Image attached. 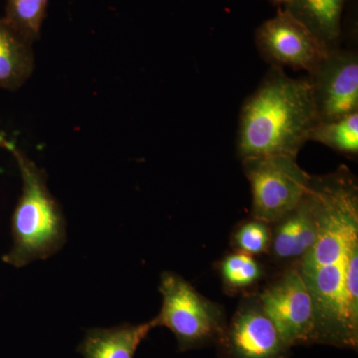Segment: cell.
Listing matches in <instances>:
<instances>
[{
  "label": "cell",
  "mask_w": 358,
  "mask_h": 358,
  "mask_svg": "<svg viewBox=\"0 0 358 358\" xmlns=\"http://www.w3.org/2000/svg\"><path fill=\"white\" fill-rule=\"evenodd\" d=\"M322 217L319 235L301 259L299 272L317 313V343L358 345V188L345 167L312 176Z\"/></svg>",
  "instance_id": "1"
},
{
  "label": "cell",
  "mask_w": 358,
  "mask_h": 358,
  "mask_svg": "<svg viewBox=\"0 0 358 358\" xmlns=\"http://www.w3.org/2000/svg\"><path fill=\"white\" fill-rule=\"evenodd\" d=\"M319 122L310 77L292 78L271 67L242 106L237 152L242 160L266 155L298 157Z\"/></svg>",
  "instance_id": "2"
},
{
  "label": "cell",
  "mask_w": 358,
  "mask_h": 358,
  "mask_svg": "<svg viewBox=\"0 0 358 358\" xmlns=\"http://www.w3.org/2000/svg\"><path fill=\"white\" fill-rule=\"evenodd\" d=\"M0 145L20 167L22 194L11 220L13 249L4 262L16 268L55 255L66 243V221L57 200L49 192L47 176L13 141L0 136Z\"/></svg>",
  "instance_id": "3"
},
{
  "label": "cell",
  "mask_w": 358,
  "mask_h": 358,
  "mask_svg": "<svg viewBox=\"0 0 358 358\" xmlns=\"http://www.w3.org/2000/svg\"><path fill=\"white\" fill-rule=\"evenodd\" d=\"M159 292L162 310L152 320L155 327H166L174 334L179 352L218 343L226 327L218 305L173 272L162 273Z\"/></svg>",
  "instance_id": "4"
},
{
  "label": "cell",
  "mask_w": 358,
  "mask_h": 358,
  "mask_svg": "<svg viewBox=\"0 0 358 358\" xmlns=\"http://www.w3.org/2000/svg\"><path fill=\"white\" fill-rule=\"evenodd\" d=\"M252 192L253 216L271 224L293 210L310 188V174L288 155H266L242 160Z\"/></svg>",
  "instance_id": "5"
},
{
  "label": "cell",
  "mask_w": 358,
  "mask_h": 358,
  "mask_svg": "<svg viewBox=\"0 0 358 358\" xmlns=\"http://www.w3.org/2000/svg\"><path fill=\"white\" fill-rule=\"evenodd\" d=\"M257 48L264 60L284 69L307 71L313 74L329 55L327 45L293 14L280 8L274 17L256 30Z\"/></svg>",
  "instance_id": "6"
},
{
  "label": "cell",
  "mask_w": 358,
  "mask_h": 358,
  "mask_svg": "<svg viewBox=\"0 0 358 358\" xmlns=\"http://www.w3.org/2000/svg\"><path fill=\"white\" fill-rule=\"evenodd\" d=\"M259 303L289 348L317 343L315 303L298 268L268 287Z\"/></svg>",
  "instance_id": "7"
},
{
  "label": "cell",
  "mask_w": 358,
  "mask_h": 358,
  "mask_svg": "<svg viewBox=\"0 0 358 358\" xmlns=\"http://www.w3.org/2000/svg\"><path fill=\"white\" fill-rule=\"evenodd\" d=\"M319 122H331L358 112V56L338 48L308 75Z\"/></svg>",
  "instance_id": "8"
},
{
  "label": "cell",
  "mask_w": 358,
  "mask_h": 358,
  "mask_svg": "<svg viewBox=\"0 0 358 358\" xmlns=\"http://www.w3.org/2000/svg\"><path fill=\"white\" fill-rule=\"evenodd\" d=\"M222 358H287L289 348L259 305L235 313L218 341Z\"/></svg>",
  "instance_id": "9"
},
{
  "label": "cell",
  "mask_w": 358,
  "mask_h": 358,
  "mask_svg": "<svg viewBox=\"0 0 358 358\" xmlns=\"http://www.w3.org/2000/svg\"><path fill=\"white\" fill-rule=\"evenodd\" d=\"M322 205L312 185L305 196L288 214L275 222L271 247L279 260L301 259L312 248L319 235Z\"/></svg>",
  "instance_id": "10"
},
{
  "label": "cell",
  "mask_w": 358,
  "mask_h": 358,
  "mask_svg": "<svg viewBox=\"0 0 358 358\" xmlns=\"http://www.w3.org/2000/svg\"><path fill=\"white\" fill-rule=\"evenodd\" d=\"M154 320L110 329H91L78 348L84 358H134L141 341L155 329Z\"/></svg>",
  "instance_id": "11"
},
{
  "label": "cell",
  "mask_w": 358,
  "mask_h": 358,
  "mask_svg": "<svg viewBox=\"0 0 358 358\" xmlns=\"http://www.w3.org/2000/svg\"><path fill=\"white\" fill-rule=\"evenodd\" d=\"M35 68L33 43L0 18V88L16 91Z\"/></svg>",
  "instance_id": "12"
},
{
  "label": "cell",
  "mask_w": 358,
  "mask_h": 358,
  "mask_svg": "<svg viewBox=\"0 0 358 358\" xmlns=\"http://www.w3.org/2000/svg\"><path fill=\"white\" fill-rule=\"evenodd\" d=\"M346 0H292L284 7L317 35L329 51L339 48Z\"/></svg>",
  "instance_id": "13"
},
{
  "label": "cell",
  "mask_w": 358,
  "mask_h": 358,
  "mask_svg": "<svg viewBox=\"0 0 358 358\" xmlns=\"http://www.w3.org/2000/svg\"><path fill=\"white\" fill-rule=\"evenodd\" d=\"M310 141H317L336 152L348 155L358 154V112L331 122H319Z\"/></svg>",
  "instance_id": "14"
},
{
  "label": "cell",
  "mask_w": 358,
  "mask_h": 358,
  "mask_svg": "<svg viewBox=\"0 0 358 358\" xmlns=\"http://www.w3.org/2000/svg\"><path fill=\"white\" fill-rule=\"evenodd\" d=\"M48 0H6L4 20L33 44L40 38Z\"/></svg>",
  "instance_id": "15"
},
{
  "label": "cell",
  "mask_w": 358,
  "mask_h": 358,
  "mask_svg": "<svg viewBox=\"0 0 358 358\" xmlns=\"http://www.w3.org/2000/svg\"><path fill=\"white\" fill-rule=\"evenodd\" d=\"M262 270L253 256L238 251L226 257L221 263V275L227 286L243 289L260 279Z\"/></svg>",
  "instance_id": "16"
},
{
  "label": "cell",
  "mask_w": 358,
  "mask_h": 358,
  "mask_svg": "<svg viewBox=\"0 0 358 358\" xmlns=\"http://www.w3.org/2000/svg\"><path fill=\"white\" fill-rule=\"evenodd\" d=\"M234 241L238 251L251 256L259 255L270 248L272 231L268 223L254 218L236 231Z\"/></svg>",
  "instance_id": "17"
},
{
  "label": "cell",
  "mask_w": 358,
  "mask_h": 358,
  "mask_svg": "<svg viewBox=\"0 0 358 358\" xmlns=\"http://www.w3.org/2000/svg\"><path fill=\"white\" fill-rule=\"evenodd\" d=\"M270 1L272 2L273 4H275V6H282L285 7L288 6L292 0H270Z\"/></svg>",
  "instance_id": "18"
}]
</instances>
